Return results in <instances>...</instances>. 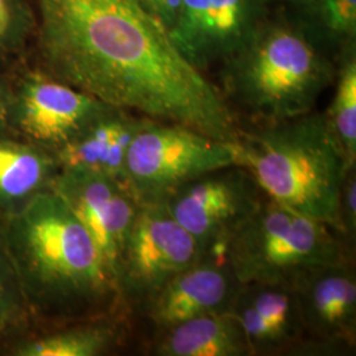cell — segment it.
<instances>
[{
	"label": "cell",
	"mask_w": 356,
	"mask_h": 356,
	"mask_svg": "<svg viewBox=\"0 0 356 356\" xmlns=\"http://www.w3.org/2000/svg\"><path fill=\"white\" fill-rule=\"evenodd\" d=\"M326 223L264 198L229 236L225 259L239 284L294 285L316 268L351 259Z\"/></svg>",
	"instance_id": "5"
},
{
	"label": "cell",
	"mask_w": 356,
	"mask_h": 356,
	"mask_svg": "<svg viewBox=\"0 0 356 356\" xmlns=\"http://www.w3.org/2000/svg\"><path fill=\"white\" fill-rule=\"evenodd\" d=\"M238 286L239 282L225 257L201 256L169 281L141 316L159 334L200 316L226 313Z\"/></svg>",
	"instance_id": "14"
},
{
	"label": "cell",
	"mask_w": 356,
	"mask_h": 356,
	"mask_svg": "<svg viewBox=\"0 0 356 356\" xmlns=\"http://www.w3.org/2000/svg\"><path fill=\"white\" fill-rule=\"evenodd\" d=\"M335 74V60L298 16L268 13L220 65V91L232 110L236 106L254 123H275L314 111Z\"/></svg>",
	"instance_id": "3"
},
{
	"label": "cell",
	"mask_w": 356,
	"mask_h": 356,
	"mask_svg": "<svg viewBox=\"0 0 356 356\" xmlns=\"http://www.w3.org/2000/svg\"><path fill=\"white\" fill-rule=\"evenodd\" d=\"M201 256L197 242L164 204H140L116 273L124 313L143 314L166 284Z\"/></svg>",
	"instance_id": "7"
},
{
	"label": "cell",
	"mask_w": 356,
	"mask_h": 356,
	"mask_svg": "<svg viewBox=\"0 0 356 356\" xmlns=\"http://www.w3.org/2000/svg\"><path fill=\"white\" fill-rule=\"evenodd\" d=\"M234 148L236 164L251 173L267 198L339 234V195L353 166L347 165L323 113L241 127Z\"/></svg>",
	"instance_id": "4"
},
{
	"label": "cell",
	"mask_w": 356,
	"mask_h": 356,
	"mask_svg": "<svg viewBox=\"0 0 356 356\" xmlns=\"http://www.w3.org/2000/svg\"><path fill=\"white\" fill-rule=\"evenodd\" d=\"M38 69L101 102L235 141L220 89L178 51L140 0H35Z\"/></svg>",
	"instance_id": "1"
},
{
	"label": "cell",
	"mask_w": 356,
	"mask_h": 356,
	"mask_svg": "<svg viewBox=\"0 0 356 356\" xmlns=\"http://www.w3.org/2000/svg\"><path fill=\"white\" fill-rule=\"evenodd\" d=\"M339 234L351 247L356 236V166L350 168L344 175L338 204Z\"/></svg>",
	"instance_id": "23"
},
{
	"label": "cell",
	"mask_w": 356,
	"mask_h": 356,
	"mask_svg": "<svg viewBox=\"0 0 356 356\" xmlns=\"http://www.w3.org/2000/svg\"><path fill=\"white\" fill-rule=\"evenodd\" d=\"M127 334L124 314L33 327L3 344L11 356H99L120 347Z\"/></svg>",
	"instance_id": "16"
},
{
	"label": "cell",
	"mask_w": 356,
	"mask_h": 356,
	"mask_svg": "<svg viewBox=\"0 0 356 356\" xmlns=\"http://www.w3.org/2000/svg\"><path fill=\"white\" fill-rule=\"evenodd\" d=\"M0 231L33 327L126 316L99 251L54 191L0 218Z\"/></svg>",
	"instance_id": "2"
},
{
	"label": "cell",
	"mask_w": 356,
	"mask_h": 356,
	"mask_svg": "<svg viewBox=\"0 0 356 356\" xmlns=\"http://www.w3.org/2000/svg\"><path fill=\"white\" fill-rule=\"evenodd\" d=\"M61 166L53 153L13 134L0 135V218L51 191Z\"/></svg>",
	"instance_id": "17"
},
{
	"label": "cell",
	"mask_w": 356,
	"mask_h": 356,
	"mask_svg": "<svg viewBox=\"0 0 356 356\" xmlns=\"http://www.w3.org/2000/svg\"><path fill=\"white\" fill-rule=\"evenodd\" d=\"M36 32V13L26 0H0V58L19 53Z\"/></svg>",
	"instance_id": "22"
},
{
	"label": "cell",
	"mask_w": 356,
	"mask_h": 356,
	"mask_svg": "<svg viewBox=\"0 0 356 356\" xmlns=\"http://www.w3.org/2000/svg\"><path fill=\"white\" fill-rule=\"evenodd\" d=\"M13 134L7 124V107L4 104H0V135Z\"/></svg>",
	"instance_id": "26"
},
{
	"label": "cell",
	"mask_w": 356,
	"mask_h": 356,
	"mask_svg": "<svg viewBox=\"0 0 356 356\" xmlns=\"http://www.w3.org/2000/svg\"><path fill=\"white\" fill-rule=\"evenodd\" d=\"M181 1L182 0H140L145 10L159 19L168 28V31H170L176 23Z\"/></svg>",
	"instance_id": "24"
},
{
	"label": "cell",
	"mask_w": 356,
	"mask_h": 356,
	"mask_svg": "<svg viewBox=\"0 0 356 356\" xmlns=\"http://www.w3.org/2000/svg\"><path fill=\"white\" fill-rule=\"evenodd\" d=\"M11 98V82L0 73V104L8 106Z\"/></svg>",
	"instance_id": "25"
},
{
	"label": "cell",
	"mask_w": 356,
	"mask_h": 356,
	"mask_svg": "<svg viewBox=\"0 0 356 356\" xmlns=\"http://www.w3.org/2000/svg\"><path fill=\"white\" fill-rule=\"evenodd\" d=\"M145 119L111 107L53 154L61 169L95 172L126 185L128 149Z\"/></svg>",
	"instance_id": "15"
},
{
	"label": "cell",
	"mask_w": 356,
	"mask_h": 356,
	"mask_svg": "<svg viewBox=\"0 0 356 356\" xmlns=\"http://www.w3.org/2000/svg\"><path fill=\"white\" fill-rule=\"evenodd\" d=\"M306 351H351L356 342V276L351 259L316 268L293 285Z\"/></svg>",
	"instance_id": "12"
},
{
	"label": "cell",
	"mask_w": 356,
	"mask_h": 356,
	"mask_svg": "<svg viewBox=\"0 0 356 356\" xmlns=\"http://www.w3.org/2000/svg\"><path fill=\"white\" fill-rule=\"evenodd\" d=\"M335 91L323 113L331 135L348 166L356 165V48L343 51L337 61Z\"/></svg>",
	"instance_id": "19"
},
{
	"label": "cell",
	"mask_w": 356,
	"mask_h": 356,
	"mask_svg": "<svg viewBox=\"0 0 356 356\" xmlns=\"http://www.w3.org/2000/svg\"><path fill=\"white\" fill-rule=\"evenodd\" d=\"M111 107L35 67L11 83L7 124L13 135L54 153Z\"/></svg>",
	"instance_id": "9"
},
{
	"label": "cell",
	"mask_w": 356,
	"mask_h": 356,
	"mask_svg": "<svg viewBox=\"0 0 356 356\" xmlns=\"http://www.w3.org/2000/svg\"><path fill=\"white\" fill-rule=\"evenodd\" d=\"M231 165H238L234 141L147 118L129 145L124 177L139 204H164L194 178Z\"/></svg>",
	"instance_id": "6"
},
{
	"label": "cell",
	"mask_w": 356,
	"mask_h": 356,
	"mask_svg": "<svg viewBox=\"0 0 356 356\" xmlns=\"http://www.w3.org/2000/svg\"><path fill=\"white\" fill-rule=\"evenodd\" d=\"M32 327V317L0 231V343H7Z\"/></svg>",
	"instance_id": "21"
},
{
	"label": "cell",
	"mask_w": 356,
	"mask_h": 356,
	"mask_svg": "<svg viewBox=\"0 0 356 356\" xmlns=\"http://www.w3.org/2000/svg\"><path fill=\"white\" fill-rule=\"evenodd\" d=\"M226 313L239 322L252 355L288 354L306 341L293 285L239 284Z\"/></svg>",
	"instance_id": "13"
},
{
	"label": "cell",
	"mask_w": 356,
	"mask_h": 356,
	"mask_svg": "<svg viewBox=\"0 0 356 356\" xmlns=\"http://www.w3.org/2000/svg\"><path fill=\"white\" fill-rule=\"evenodd\" d=\"M51 191L88 231L116 284L119 261L140 206L136 198L114 178L82 169H61Z\"/></svg>",
	"instance_id": "10"
},
{
	"label": "cell",
	"mask_w": 356,
	"mask_h": 356,
	"mask_svg": "<svg viewBox=\"0 0 356 356\" xmlns=\"http://www.w3.org/2000/svg\"><path fill=\"white\" fill-rule=\"evenodd\" d=\"M294 15L335 63L343 51L356 48V0H314Z\"/></svg>",
	"instance_id": "20"
},
{
	"label": "cell",
	"mask_w": 356,
	"mask_h": 356,
	"mask_svg": "<svg viewBox=\"0 0 356 356\" xmlns=\"http://www.w3.org/2000/svg\"><path fill=\"white\" fill-rule=\"evenodd\" d=\"M268 13L267 0H182L169 33L184 57L204 72L239 51Z\"/></svg>",
	"instance_id": "11"
},
{
	"label": "cell",
	"mask_w": 356,
	"mask_h": 356,
	"mask_svg": "<svg viewBox=\"0 0 356 356\" xmlns=\"http://www.w3.org/2000/svg\"><path fill=\"white\" fill-rule=\"evenodd\" d=\"M264 198L245 168L231 165L182 185L164 206L191 234L202 256L225 257L229 236Z\"/></svg>",
	"instance_id": "8"
},
{
	"label": "cell",
	"mask_w": 356,
	"mask_h": 356,
	"mask_svg": "<svg viewBox=\"0 0 356 356\" xmlns=\"http://www.w3.org/2000/svg\"><path fill=\"white\" fill-rule=\"evenodd\" d=\"M159 356H251L239 322L227 313H211L156 334Z\"/></svg>",
	"instance_id": "18"
}]
</instances>
